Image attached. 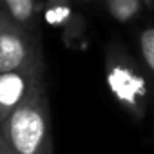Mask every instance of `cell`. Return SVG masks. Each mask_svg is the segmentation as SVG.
<instances>
[{
	"label": "cell",
	"instance_id": "cell-3",
	"mask_svg": "<svg viewBox=\"0 0 154 154\" xmlns=\"http://www.w3.org/2000/svg\"><path fill=\"white\" fill-rule=\"evenodd\" d=\"M40 53L31 31L13 24L0 11V74L40 63Z\"/></svg>",
	"mask_w": 154,
	"mask_h": 154
},
{
	"label": "cell",
	"instance_id": "cell-8",
	"mask_svg": "<svg viewBox=\"0 0 154 154\" xmlns=\"http://www.w3.org/2000/svg\"><path fill=\"white\" fill-rule=\"evenodd\" d=\"M140 51L147 67L154 72V27H149L140 35Z\"/></svg>",
	"mask_w": 154,
	"mask_h": 154
},
{
	"label": "cell",
	"instance_id": "cell-6",
	"mask_svg": "<svg viewBox=\"0 0 154 154\" xmlns=\"http://www.w3.org/2000/svg\"><path fill=\"white\" fill-rule=\"evenodd\" d=\"M105 8L114 20L127 22L140 15L143 2H140V0H109V2H105Z\"/></svg>",
	"mask_w": 154,
	"mask_h": 154
},
{
	"label": "cell",
	"instance_id": "cell-4",
	"mask_svg": "<svg viewBox=\"0 0 154 154\" xmlns=\"http://www.w3.org/2000/svg\"><path fill=\"white\" fill-rule=\"evenodd\" d=\"M44 80V62L0 74V123H2L31 93V89Z\"/></svg>",
	"mask_w": 154,
	"mask_h": 154
},
{
	"label": "cell",
	"instance_id": "cell-9",
	"mask_svg": "<svg viewBox=\"0 0 154 154\" xmlns=\"http://www.w3.org/2000/svg\"><path fill=\"white\" fill-rule=\"evenodd\" d=\"M0 154H11V150L6 147V143H4L2 138H0Z\"/></svg>",
	"mask_w": 154,
	"mask_h": 154
},
{
	"label": "cell",
	"instance_id": "cell-7",
	"mask_svg": "<svg viewBox=\"0 0 154 154\" xmlns=\"http://www.w3.org/2000/svg\"><path fill=\"white\" fill-rule=\"evenodd\" d=\"M72 18V9L63 4H49L45 6V20L51 26H63Z\"/></svg>",
	"mask_w": 154,
	"mask_h": 154
},
{
	"label": "cell",
	"instance_id": "cell-1",
	"mask_svg": "<svg viewBox=\"0 0 154 154\" xmlns=\"http://www.w3.org/2000/svg\"><path fill=\"white\" fill-rule=\"evenodd\" d=\"M0 138L11 154H53L49 105L44 80L0 123Z\"/></svg>",
	"mask_w": 154,
	"mask_h": 154
},
{
	"label": "cell",
	"instance_id": "cell-5",
	"mask_svg": "<svg viewBox=\"0 0 154 154\" xmlns=\"http://www.w3.org/2000/svg\"><path fill=\"white\" fill-rule=\"evenodd\" d=\"M40 8L42 6L33 2V0H6L0 4V11L22 29H27V24L33 22L35 18V11Z\"/></svg>",
	"mask_w": 154,
	"mask_h": 154
},
{
	"label": "cell",
	"instance_id": "cell-2",
	"mask_svg": "<svg viewBox=\"0 0 154 154\" xmlns=\"http://www.w3.org/2000/svg\"><path fill=\"white\" fill-rule=\"evenodd\" d=\"M107 84L112 96L136 118H141L145 112L147 100V84L140 71L120 53L107 56Z\"/></svg>",
	"mask_w": 154,
	"mask_h": 154
}]
</instances>
